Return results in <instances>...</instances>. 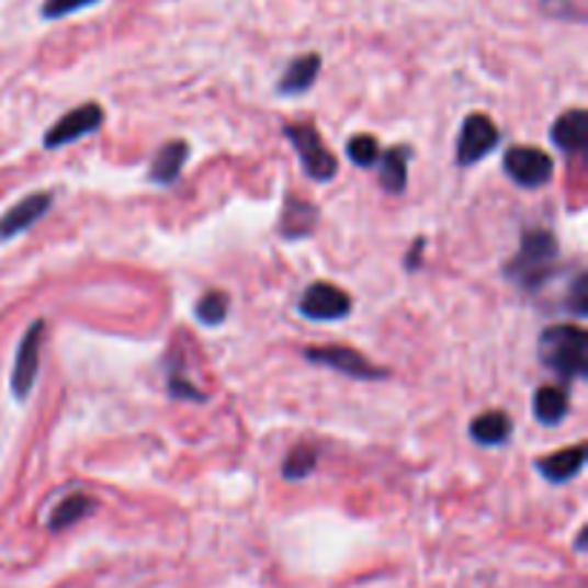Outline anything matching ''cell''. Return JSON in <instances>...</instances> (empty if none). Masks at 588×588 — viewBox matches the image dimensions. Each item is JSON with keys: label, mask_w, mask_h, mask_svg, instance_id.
I'll list each match as a JSON object with an SVG mask.
<instances>
[{"label": "cell", "mask_w": 588, "mask_h": 588, "mask_svg": "<svg viewBox=\"0 0 588 588\" xmlns=\"http://www.w3.org/2000/svg\"><path fill=\"white\" fill-rule=\"evenodd\" d=\"M552 142L566 156H583L588 147V112L568 110L563 112L552 127Z\"/></svg>", "instance_id": "11"}, {"label": "cell", "mask_w": 588, "mask_h": 588, "mask_svg": "<svg viewBox=\"0 0 588 588\" xmlns=\"http://www.w3.org/2000/svg\"><path fill=\"white\" fill-rule=\"evenodd\" d=\"M568 387L543 385L534 394V417L543 425H559L568 414Z\"/></svg>", "instance_id": "18"}, {"label": "cell", "mask_w": 588, "mask_h": 588, "mask_svg": "<svg viewBox=\"0 0 588 588\" xmlns=\"http://www.w3.org/2000/svg\"><path fill=\"white\" fill-rule=\"evenodd\" d=\"M499 144V129L488 115L483 112H471L460 129V142H456V165L474 167L479 165L491 149Z\"/></svg>", "instance_id": "9"}, {"label": "cell", "mask_w": 588, "mask_h": 588, "mask_svg": "<svg viewBox=\"0 0 588 588\" xmlns=\"http://www.w3.org/2000/svg\"><path fill=\"white\" fill-rule=\"evenodd\" d=\"M468 431L474 442H479V445L485 448H494L508 442V437L514 431V422H511V417L502 414V410H485V414H479V417L471 422Z\"/></svg>", "instance_id": "17"}, {"label": "cell", "mask_w": 588, "mask_h": 588, "mask_svg": "<svg viewBox=\"0 0 588 588\" xmlns=\"http://www.w3.org/2000/svg\"><path fill=\"white\" fill-rule=\"evenodd\" d=\"M353 298L330 282H313L298 298V313L310 321H339L350 316Z\"/></svg>", "instance_id": "8"}, {"label": "cell", "mask_w": 588, "mask_h": 588, "mask_svg": "<svg viewBox=\"0 0 588 588\" xmlns=\"http://www.w3.org/2000/svg\"><path fill=\"white\" fill-rule=\"evenodd\" d=\"M186 158H190V144L186 142H170L158 149L156 158H152V167H149V181L152 184H176L179 176L184 172Z\"/></svg>", "instance_id": "13"}, {"label": "cell", "mask_w": 588, "mask_h": 588, "mask_svg": "<svg viewBox=\"0 0 588 588\" xmlns=\"http://www.w3.org/2000/svg\"><path fill=\"white\" fill-rule=\"evenodd\" d=\"M305 359L313 365L330 368L336 373H344L350 380H385V368H376L371 359H365L359 350L344 348V344H330V348H307Z\"/></svg>", "instance_id": "7"}, {"label": "cell", "mask_w": 588, "mask_h": 588, "mask_svg": "<svg viewBox=\"0 0 588 588\" xmlns=\"http://www.w3.org/2000/svg\"><path fill=\"white\" fill-rule=\"evenodd\" d=\"M101 127H104V110H101V104L90 101V104L75 106V110H69L64 118L55 121L53 127L46 129L44 147L46 149L67 147V144L81 142L87 135L98 133Z\"/></svg>", "instance_id": "6"}, {"label": "cell", "mask_w": 588, "mask_h": 588, "mask_svg": "<svg viewBox=\"0 0 588 588\" xmlns=\"http://www.w3.org/2000/svg\"><path fill=\"white\" fill-rule=\"evenodd\" d=\"M170 396L172 399H190V403H204V399H207V396H204L202 391L193 385V382L184 380V376H172Z\"/></svg>", "instance_id": "24"}, {"label": "cell", "mask_w": 588, "mask_h": 588, "mask_svg": "<svg viewBox=\"0 0 588 588\" xmlns=\"http://www.w3.org/2000/svg\"><path fill=\"white\" fill-rule=\"evenodd\" d=\"M316 224H319V210H316V204L305 202V199H298V195H287V199H284L282 222H279V233H282L284 239H307V236L316 230Z\"/></svg>", "instance_id": "12"}, {"label": "cell", "mask_w": 588, "mask_h": 588, "mask_svg": "<svg viewBox=\"0 0 588 588\" xmlns=\"http://www.w3.org/2000/svg\"><path fill=\"white\" fill-rule=\"evenodd\" d=\"M321 72V55L307 53L302 58L291 60V67L284 69L279 81V95H305Z\"/></svg>", "instance_id": "15"}, {"label": "cell", "mask_w": 588, "mask_h": 588, "mask_svg": "<svg viewBox=\"0 0 588 588\" xmlns=\"http://www.w3.org/2000/svg\"><path fill=\"white\" fill-rule=\"evenodd\" d=\"M583 465H586V448L574 445V448H563V451H557V454L545 456V460L536 462V471H540L549 483L559 485V483H568V479L577 477V474L583 471Z\"/></svg>", "instance_id": "14"}, {"label": "cell", "mask_w": 588, "mask_h": 588, "mask_svg": "<svg viewBox=\"0 0 588 588\" xmlns=\"http://www.w3.org/2000/svg\"><path fill=\"white\" fill-rule=\"evenodd\" d=\"M422 247H425V239L414 241V247H410L408 259H405V268H408V270H417L419 268V261H422Z\"/></svg>", "instance_id": "26"}, {"label": "cell", "mask_w": 588, "mask_h": 588, "mask_svg": "<svg viewBox=\"0 0 588 588\" xmlns=\"http://www.w3.org/2000/svg\"><path fill=\"white\" fill-rule=\"evenodd\" d=\"M408 147H391L380 156L376 165H380V184L385 193H405V186H408Z\"/></svg>", "instance_id": "16"}, {"label": "cell", "mask_w": 588, "mask_h": 588, "mask_svg": "<svg viewBox=\"0 0 588 588\" xmlns=\"http://www.w3.org/2000/svg\"><path fill=\"white\" fill-rule=\"evenodd\" d=\"M227 313H230V296L222 291H210L207 296L195 305V319L207 325V328H216L227 319Z\"/></svg>", "instance_id": "20"}, {"label": "cell", "mask_w": 588, "mask_h": 588, "mask_svg": "<svg viewBox=\"0 0 588 588\" xmlns=\"http://www.w3.org/2000/svg\"><path fill=\"white\" fill-rule=\"evenodd\" d=\"M572 307L577 316H586L588 313V279H586V273H577V279H574Z\"/></svg>", "instance_id": "25"}, {"label": "cell", "mask_w": 588, "mask_h": 588, "mask_svg": "<svg viewBox=\"0 0 588 588\" xmlns=\"http://www.w3.org/2000/svg\"><path fill=\"white\" fill-rule=\"evenodd\" d=\"M95 508L98 502L92 497H87V494H75V497L60 499L58 508H55L53 517H49V529L53 531L69 529L75 522H81L83 517H90Z\"/></svg>", "instance_id": "19"}, {"label": "cell", "mask_w": 588, "mask_h": 588, "mask_svg": "<svg viewBox=\"0 0 588 588\" xmlns=\"http://www.w3.org/2000/svg\"><path fill=\"white\" fill-rule=\"evenodd\" d=\"M559 261V245L549 230L522 233L520 250L506 264V276L522 291H540L554 276Z\"/></svg>", "instance_id": "1"}, {"label": "cell", "mask_w": 588, "mask_h": 588, "mask_svg": "<svg viewBox=\"0 0 588 588\" xmlns=\"http://www.w3.org/2000/svg\"><path fill=\"white\" fill-rule=\"evenodd\" d=\"M588 336L580 325H552L540 333V362L566 382L583 380L588 371Z\"/></svg>", "instance_id": "2"}, {"label": "cell", "mask_w": 588, "mask_h": 588, "mask_svg": "<svg viewBox=\"0 0 588 588\" xmlns=\"http://www.w3.org/2000/svg\"><path fill=\"white\" fill-rule=\"evenodd\" d=\"M44 342H46V321L35 319L30 325V330L23 333L21 344H18L15 368H12V394H15L18 399H26V396L32 394V387H35L37 373H41Z\"/></svg>", "instance_id": "4"}, {"label": "cell", "mask_w": 588, "mask_h": 588, "mask_svg": "<svg viewBox=\"0 0 588 588\" xmlns=\"http://www.w3.org/2000/svg\"><path fill=\"white\" fill-rule=\"evenodd\" d=\"M380 156H382V147L373 135L359 133L348 142V158L357 167H373L376 161H380Z\"/></svg>", "instance_id": "21"}, {"label": "cell", "mask_w": 588, "mask_h": 588, "mask_svg": "<svg viewBox=\"0 0 588 588\" xmlns=\"http://www.w3.org/2000/svg\"><path fill=\"white\" fill-rule=\"evenodd\" d=\"M101 0H44V9H41V15L46 21H58V18L75 15V12H81L87 7H95Z\"/></svg>", "instance_id": "23"}, {"label": "cell", "mask_w": 588, "mask_h": 588, "mask_svg": "<svg viewBox=\"0 0 588 588\" xmlns=\"http://www.w3.org/2000/svg\"><path fill=\"white\" fill-rule=\"evenodd\" d=\"M53 207V193H32L0 216V241H12L32 230Z\"/></svg>", "instance_id": "10"}, {"label": "cell", "mask_w": 588, "mask_h": 588, "mask_svg": "<svg viewBox=\"0 0 588 588\" xmlns=\"http://www.w3.org/2000/svg\"><path fill=\"white\" fill-rule=\"evenodd\" d=\"M284 135H287V142H291L293 149L298 152L302 170H305L313 181L328 184V181L336 179L339 165H336V158L328 149V144L321 142L319 129L310 127V124H287V127H284Z\"/></svg>", "instance_id": "3"}, {"label": "cell", "mask_w": 588, "mask_h": 588, "mask_svg": "<svg viewBox=\"0 0 588 588\" xmlns=\"http://www.w3.org/2000/svg\"><path fill=\"white\" fill-rule=\"evenodd\" d=\"M502 170L514 184L536 190L552 181L554 158L540 147H511L502 158Z\"/></svg>", "instance_id": "5"}, {"label": "cell", "mask_w": 588, "mask_h": 588, "mask_svg": "<svg viewBox=\"0 0 588 588\" xmlns=\"http://www.w3.org/2000/svg\"><path fill=\"white\" fill-rule=\"evenodd\" d=\"M316 451L307 445H296L287 454V460H284L282 465V477L284 479H305L307 474H313V468H316Z\"/></svg>", "instance_id": "22"}]
</instances>
